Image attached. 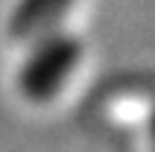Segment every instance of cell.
<instances>
[{"mask_svg": "<svg viewBox=\"0 0 155 152\" xmlns=\"http://www.w3.org/2000/svg\"><path fill=\"white\" fill-rule=\"evenodd\" d=\"M82 61V41L70 32L50 29L35 38L18 73V91L29 102H50Z\"/></svg>", "mask_w": 155, "mask_h": 152, "instance_id": "1", "label": "cell"}, {"mask_svg": "<svg viewBox=\"0 0 155 152\" xmlns=\"http://www.w3.org/2000/svg\"><path fill=\"white\" fill-rule=\"evenodd\" d=\"M70 6H73V0H21L18 9L12 12L9 32L18 41L38 38V35L56 29V24L68 15Z\"/></svg>", "mask_w": 155, "mask_h": 152, "instance_id": "2", "label": "cell"}, {"mask_svg": "<svg viewBox=\"0 0 155 152\" xmlns=\"http://www.w3.org/2000/svg\"><path fill=\"white\" fill-rule=\"evenodd\" d=\"M147 137H149V152H155V108H152L149 123H147Z\"/></svg>", "mask_w": 155, "mask_h": 152, "instance_id": "3", "label": "cell"}]
</instances>
